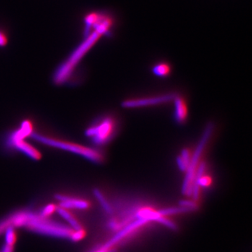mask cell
Returning <instances> with one entry per match:
<instances>
[{"label":"cell","mask_w":252,"mask_h":252,"mask_svg":"<svg viewBox=\"0 0 252 252\" xmlns=\"http://www.w3.org/2000/svg\"><path fill=\"white\" fill-rule=\"evenodd\" d=\"M102 36L103 35L100 32L95 30L92 33L87 35L86 40L71 53L69 58L64 63H62L61 66L58 67V69L55 71L53 74V81L55 84L57 85H62L69 80L82 58Z\"/></svg>","instance_id":"obj_1"},{"label":"cell","mask_w":252,"mask_h":252,"mask_svg":"<svg viewBox=\"0 0 252 252\" xmlns=\"http://www.w3.org/2000/svg\"><path fill=\"white\" fill-rule=\"evenodd\" d=\"M31 137L35 139L36 141H39L41 144H45L50 147L62 149V150L69 151L73 154H77V155L85 158L90 161L95 162V163H102L105 160L104 154L100 152V151L94 149V148L81 145L77 143L42 136L35 132L32 133Z\"/></svg>","instance_id":"obj_2"},{"label":"cell","mask_w":252,"mask_h":252,"mask_svg":"<svg viewBox=\"0 0 252 252\" xmlns=\"http://www.w3.org/2000/svg\"><path fill=\"white\" fill-rule=\"evenodd\" d=\"M176 94L167 93L164 95L143 97V98L131 99L122 102V107L126 109L140 108L148 106L162 105L172 102Z\"/></svg>","instance_id":"obj_6"},{"label":"cell","mask_w":252,"mask_h":252,"mask_svg":"<svg viewBox=\"0 0 252 252\" xmlns=\"http://www.w3.org/2000/svg\"><path fill=\"white\" fill-rule=\"evenodd\" d=\"M7 43V38H6L5 34L0 30V46H4Z\"/></svg>","instance_id":"obj_10"},{"label":"cell","mask_w":252,"mask_h":252,"mask_svg":"<svg viewBox=\"0 0 252 252\" xmlns=\"http://www.w3.org/2000/svg\"><path fill=\"white\" fill-rule=\"evenodd\" d=\"M175 104V118L178 123H183L188 117V107L186 102L182 96L175 95L173 100Z\"/></svg>","instance_id":"obj_7"},{"label":"cell","mask_w":252,"mask_h":252,"mask_svg":"<svg viewBox=\"0 0 252 252\" xmlns=\"http://www.w3.org/2000/svg\"><path fill=\"white\" fill-rule=\"evenodd\" d=\"M191 156L192 154L189 149H184L182 151L181 154L177 158V165L182 171L186 172L187 169L189 166Z\"/></svg>","instance_id":"obj_8"},{"label":"cell","mask_w":252,"mask_h":252,"mask_svg":"<svg viewBox=\"0 0 252 252\" xmlns=\"http://www.w3.org/2000/svg\"><path fill=\"white\" fill-rule=\"evenodd\" d=\"M152 71L155 75L160 77H165L170 74L171 68L167 63H159L154 67Z\"/></svg>","instance_id":"obj_9"},{"label":"cell","mask_w":252,"mask_h":252,"mask_svg":"<svg viewBox=\"0 0 252 252\" xmlns=\"http://www.w3.org/2000/svg\"><path fill=\"white\" fill-rule=\"evenodd\" d=\"M34 132L33 126L30 121L23 122L19 129L11 132L6 137V146L14 150L20 151L33 160H40L42 157L40 151L25 140L26 138L31 137Z\"/></svg>","instance_id":"obj_3"},{"label":"cell","mask_w":252,"mask_h":252,"mask_svg":"<svg viewBox=\"0 0 252 252\" xmlns=\"http://www.w3.org/2000/svg\"><path fill=\"white\" fill-rule=\"evenodd\" d=\"M116 130V123L112 117L107 116L87 128L86 136L97 146L105 145L111 141Z\"/></svg>","instance_id":"obj_5"},{"label":"cell","mask_w":252,"mask_h":252,"mask_svg":"<svg viewBox=\"0 0 252 252\" xmlns=\"http://www.w3.org/2000/svg\"><path fill=\"white\" fill-rule=\"evenodd\" d=\"M213 131H214V124L209 123L203 132V136L198 142L196 150L192 154L189 166L186 171V177L182 186V193L184 195L192 196L193 186L196 182L197 171L201 162L202 156L212 137Z\"/></svg>","instance_id":"obj_4"}]
</instances>
